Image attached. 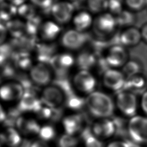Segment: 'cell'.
Instances as JSON below:
<instances>
[{
	"mask_svg": "<svg viewBox=\"0 0 147 147\" xmlns=\"http://www.w3.org/2000/svg\"><path fill=\"white\" fill-rule=\"evenodd\" d=\"M85 99L86 107L92 117L109 118L114 114L115 103L106 93L95 90L87 95Z\"/></svg>",
	"mask_w": 147,
	"mask_h": 147,
	"instance_id": "6da1fadb",
	"label": "cell"
},
{
	"mask_svg": "<svg viewBox=\"0 0 147 147\" xmlns=\"http://www.w3.org/2000/svg\"><path fill=\"white\" fill-rule=\"evenodd\" d=\"M70 86L76 94L89 95L96 90L97 79L90 70L76 69L71 77Z\"/></svg>",
	"mask_w": 147,
	"mask_h": 147,
	"instance_id": "7a4b0ae2",
	"label": "cell"
},
{
	"mask_svg": "<svg viewBox=\"0 0 147 147\" xmlns=\"http://www.w3.org/2000/svg\"><path fill=\"white\" fill-rule=\"evenodd\" d=\"M56 77L52 66L48 63L36 61L28 72V78L31 83L42 88L52 84Z\"/></svg>",
	"mask_w": 147,
	"mask_h": 147,
	"instance_id": "3957f363",
	"label": "cell"
},
{
	"mask_svg": "<svg viewBox=\"0 0 147 147\" xmlns=\"http://www.w3.org/2000/svg\"><path fill=\"white\" fill-rule=\"evenodd\" d=\"M58 41L59 46L64 51L78 52L85 48L89 39L86 32H80L72 28L63 32Z\"/></svg>",
	"mask_w": 147,
	"mask_h": 147,
	"instance_id": "277c9868",
	"label": "cell"
},
{
	"mask_svg": "<svg viewBox=\"0 0 147 147\" xmlns=\"http://www.w3.org/2000/svg\"><path fill=\"white\" fill-rule=\"evenodd\" d=\"M67 94L62 86L52 83L40 92V100L43 105L50 108H58L65 104Z\"/></svg>",
	"mask_w": 147,
	"mask_h": 147,
	"instance_id": "5b68a950",
	"label": "cell"
},
{
	"mask_svg": "<svg viewBox=\"0 0 147 147\" xmlns=\"http://www.w3.org/2000/svg\"><path fill=\"white\" fill-rule=\"evenodd\" d=\"M74 3L65 0L56 1L49 13L51 18L61 26L71 22L75 11Z\"/></svg>",
	"mask_w": 147,
	"mask_h": 147,
	"instance_id": "8992f818",
	"label": "cell"
},
{
	"mask_svg": "<svg viewBox=\"0 0 147 147\" xmlns=\"http://www.w3.org/2000/svg\"><path fill=\"white\" fill-rule=\"evenodd\" d=\"M131 140L138 144H147V117L135 115L130 118L126 126Z\"/></svg>",
	"mask_w": 147,
	"mask_h": 147,
	"instance_id": "52a82bcc",
	"label": "cell"
},
{
	"mask_svg": "<svg viewBox=\"0 0 147 147\" xmlns=\"http://www.w3.org/2000/svg\"><path fill=\"white\" fill-rule=\"evenodd\" d=\"M115 105L123 115L130 118L136 115L138 103L136 94L127 90L117 93Z\"/></svg>",
	"mask_w": 147,
	"mask_h": 147,
	"instance_id": "ba28073f",
	"label": "cell"
},
{
	"mask_svg": "<svg viewBox=\"0 0 147 147\" xmlns=\"http://www.w3.org/2000/svg\"><path fill=\"white\" fill-rule=\"evenodd\" d=\"M126 80V76L119 68H110L102 74L103 86L116 94L125 90Z\"/></svg>",
	"mask_w": 147,
	"mask_h": 147,
	"instance_id": "9c48e42d",
	"label": "cell"
},
{
	"mask_svg": "<svg viewBox=\"0 0 147 147\" xmlns=\"http://www.w3.org/2000/svg\"><path fill=\"white\" fill-rule=\"evenodd\" d=\"M117 26L115 16L108 11H105L97 15L94 18L91 29L96 36L103 37L110 34Z\"/></svg>",
	"mask_w": 147,
	"mask_h": 147,
	"instance_id": "30bf717a",
	"label": "cell"
},
{
	"mask_svg": "<svg viewBox=\"0 0 147 147\" xmlns=\"http://www.w3.org/2000/svg\"><path fill=\"white\" fill-rule=\"evenodd\" d=\"M75 55L66 51L59 52L52 59L50 64L52 66L56 76L65 75L75 67Z\"/></svg>",
	"mask_w": 147,
	"mask_h": 147,
	"instance_id": "8fae6325",
	"label": "cell"
},
{
	"mask_svg": "<svg viewBox=\"0 0 147 147\" xmlns=\"http://www.w3.org/2000/svg\"><path fill=\"white\" fill-rule=\"evenodd\" d=\"M24 92L23 84L17 80H6L0 84V99L3 101H19Z\"/></svg>",
	"mask_w": 147,
	"mask_h": 147,
	"instance_id": "7c38bea8",
	"label": "cell"
},
{
	"mask_svg": "<svg viewBox=\"0 0 147 147\" xmlns=\"http://www.w3.org/2000/svg\"><path fill=\"white\" fill-rule=\"evenodd\" d=\"M61 26L50 19L44 20L37 35L38 41L47 42H55L59 40L62 33Z\"/></svg>",
	"mask_w": 147,
	"mask_h": 147,
	"instance_id": "4fadbf2b",
	"label": "cell"
},
{
	"mask_svg": "<svg viewBox=\"0 0 147 147\" xmlns=\"http://www.w3.org/2000/svg\"><path fill=\"white\" fill-rule=\"evenodd\" d=\"M104 58L110 68H119L128 60V53L124 46L111 45L107 48Z\"/></svg>",
	"mask_w": 147,
	"mask_h": 147,
	"instance_id": "5bb4252c",
	"label": "cell"
},
{
	"mask_svg": "<svg viewBox=\"0 0 147 147\" xmlns=\"http://www.w3.org/2000/svg\"><path fill=\"white\" fill-rule=\"evenodd\" d=\"M58 52V45L55 42L37 41L32 51V55L36 61L50 63Z\"/></svg>",
	"mask_w": 147,
	"mask_h": 147,
	"instance_id": "9a60e30c",
	"label": "cell"
},
{
	"mask_svg": "<svg viewBox=\"0 0 147 147\" xmlns=\"http://www.w3.org/2000/svg\"><path fill=\"white\" fill-rule=\"evenodd\" d=\"M42 105L35 90L25 91L17 106V109L22 112L33 111L36 113Z\"/></svg>",
	"mask_w": 147,
	"mask_h": 147,
	"instance_id": "2e32d148",
	"label": "cell"
},
{
	"mask_svg": "<svg viewBox=\"0 0 147 147\" xmlns=\"http://www.w3.org/2000/svg\"><path fill=\"white\" fill-rule=\"evenodd\" d=\"M91 130L95 136L99 139L107 138L117 134V129L114 119H100L93 124Z\"/></svg>",
	"mask_w": 147,
	"mask_h": 147,
	"instance_id": "e0dca14e",
	"label": "cell"
},
{
	"mask_svg": "<svg viewBox=\"0 0 147 147\" xmlns=\"http://www.w3.org/2000/svg\"><path fill=\"white\" fill-rule=\"evenodd\" d=\"M75 60V67L77 69L91 71L96 64L98 57L92 49L84 48L77 52Z\"/></svg>",
	"mask_w": 147,
	"mask_h": 147,
	"instance_id": "ac0fdd59",
	"label": "cell"
},
{
	"mask_svg": "<svg viewBox=\"0 0 147 147\" xmlns=\"http://www.w3.org/2000/svg\"><path fill=\"white\" fill-rule=\"evenodd\" d=\"M94 18L87 10H80L76 11L71 21L72 28L82 32H86L92 28Z\"/></svg>",
	"mask_w": 147,
	"mask_h": 147,
	"instance_id": "d6986e66",
	"label": "cell"
},
{
	"mask_svg": "<svg viewBox=\"0 0 147 147\" xmlns=\"http://www.w3.org/2000/svg\"><path fill=\"white\" fill-rule=\"evenodd\" d=\"M118 36L119 44L125 47L136 46L142 40L140 29L133 26L125 28Z\"/></svg>",
	"mask_w": 147,
	"mask_h": 147,
	"instance_id": "ffe728a7",
	"label": "cell"
},
{
	"mask_svg": "<svg viewBox=\"0 0 147 147\" xmlns=\"http://www.w3.org/2000/svg\"><path fill=\"white\" fill-rule=\"evenodd\" d=\"M11 61L19 72L27 73L36 62L32 53L27 52H14Z\"/></svg>",
	"mask_w": 147,
	"mask_h": 147,
	"instance_id": "44dd1931",
	"label": "cell"
},
{
	"mask_svg": "<svg viewBox=\"0 0 147 147\" xmlns=\"http://www.w3.org/2000/svg\"><path fill=\"white\" fill-rule=\"evenodd\" d=\"M86 117L83 114H74L65 117L63 120V126L65 134L74 136L83 130V124Z\"/></svg>",
	"mask_w": 147,
	"mask_h": 147,
	"instance_id": "7402d4cb",
	"label": "cell"
},
{
	"mask_svg": "<svg viewBox=\"0 0 147 147\" xmlns=\"http://www.w3.org/2000/svg\"><path fill=\"white\" fill-rule=\"evenodd\" d=\"M5 25L11 39H17L25 35V21L18 17L7 22Z\"/></svg>",
	"mask_w": 147,
	"mask_h": 147,
	"instance_id": "603a6c76",
	"label": "cell"
},
{
	"mask_svg": "<svg viewBox=\"0 0 147 147\" xmlns=\"http://www.w3.org/2000/svg\"><path fill=\"white\" fill-rule=\"evenodd\" d=\"M16 126L21 132L28 135L38 134L41 128L39 124L34 119H27L22 117H19Z\"/></svg>",
	"mask_w": 147,
	"mask_h": 147,
	"instance_id": "cb8c5ba5",
	"label": "cell"
},
{
	"mask_svg": "<svg viewBox=\"0 0 147 147\" xmlns=\"http://www.w3.org/2000/svg\"><path fill=\"white\" fill-rule=\"evenodd\" d=\"M146 85V80L141 74L126 78L125 90L131 91L136 94V92L145 91L144 88Z\"/></svg>",
	"mask_w": 147,
	"mask_h": 147,
	"instance_id": "d4e9b609",
	"label": "cell"
},
{
	"mask_svg": "<svg viewBox=\"0 0 147 147\" xmlns=\"http://www.w3.org/2000/svg\"><path fill=\"white\" fill-rule=\"evenodd\" d=\"M0 140L10 147H18L22 141L19 133L13 127H7L0 134Z\"/></svg>",
	"mask_w": 147,
	"mask_h": 147,
	"instance_id": "484cf974",
	"label": "cell"
},
{
	"mask_svg": "<svg viewBox=\"0 0 147 147\" xmlns=\"http://www.w3.org/2000/svg\"><path fill=\"white\" fill-rule=\"evenodd\" d=\"M17 17V7L4 1L0 3V22L6 24Z\"/></svg>",
	"mask_w": 147,
	"mask_h": 147,
	"instance_id": "4316f807",
	"label": "cell"
},
{
	"mask_svg": "<svg viewBox=\"0 0 147 147\" xmlns=\"http://www.w3.org/2000/svg\"><path fill=\"white\" fill-rule=\"evenodd\" d=\"M80 137L84 142L85 147H104L100 139L94 135L91 128H83L80 133Z\"/></svg>",
	"mask_w": 147,
	"mask_h": 147,
	"instance_id": "83f0119b",
	"label": "cell"
},
{
	"mask_svg": "<svg viewBox=\"0 0 147 147\" xmlns=\"http://www.w3.org/2000/svg\"><path fill=\"white\" fill-rule=\"evenodd\" d=\"M37 11L38 10L29 1H27L17 7V17L26 21L38 15Z\"/></svg>",
	"mask_w": 147,
	"mask_h": 147,
	"instance_id": "f1b7e54d",
	"label": "cell"
},
{
	"mask_svg": "<svg viewBox=\"0 0 147 147\" xmlns=\"http://www.w3.org/2000/svg\"><path fill=\"white\" fill-rule=\"evenodd\" d=\"M65 105L73 110L82 111L86 106V99L74 92L67 96Z\"/></svg>",
	"mask_w": 147,
	"mask_h": 147,
	"instance_id": "f546056e",
	"label": "cell"
},
{
	"mask_svg": "<svg viewBox=\"0 0 147 147\" xmlns=\"http://www.w3.org/2000/svg\"><path fill=\"white\" fill-rule=\"evenodd\" d=\"M118 26L123 28L132 26L136 20L133 12L129 9H123L115 16Z\"/></svg>",
	"mask_w": 147,
	"mask_h": 147,
	"instance_id": "4dcf8cb0",
	"label": "cell"
},
{
	"mask_svg": "<svg viewBox=\"0 0 147 147\" xmlns=\"http://www.w3.org/2000/svg\"><path fill=\"white\" fill-rule=\"evenodd\" d=\"M86 6L91 14H99L107 9V0H86Z\"/></svg>",
	"mask_w": 147,
	"mask_h": 147,
	"instance_id": "1f68e13d",
	"label": "cell"
},
{
	"mask_svg": "<svg viewBox=\"0 0 147 147\" xmlns=\"http://www.w3.org/2000/svg\"><path fill=\"white\" fill-rule=\"evenodd\" d=\"M141 64L134 59L128 60L122 66L121 71L126 78L140 74L141 71Z\"/></svg>",
	"mask_w": 147,
	"mask_h": 147,
	"instance_id": "d6a6232c",
	"label": "cell"
},
{
	"mask_svg": "<svg viewBox=\"0 0 147 147\" xmlns=\"http://www.w3.org/2000/svg\"><path fill=\"white\" fill-rule=\"evenodd\" d=\"M38 135L41 140L46 142L50 141L55 137L56 130L53 126L51 125H44L40 128Z\"/></svg>",
	"mask_w": 147,
	"mask_h": 147,
	"instance_id": "836d02e7",
	"label": "cell"
},
{
	"mask_svg": "<svg viewBox=\"0 0 147 147\" xmlns=\"http://www.w3.org/2000/svg\"><path fill=\"white\" fill-rule=\"evenodd\" d=\"M78 142V139L74 136L64 134L58 140V147H75Z\"/></svg>",
	"mask_w": 147,
	"mask_h": 147,
	"instance_id": "e575fe53",
	"label": "cell"
},
{
	"mask_svg": "<svg viewBox=\"0 0 147 147\" xmlns=\"http://www.w3.org/2000/svg\"><path fill=\"white\" fill-rule=\"evenodd\" d=\"M125 5L124 0H107L108 12L116 16L123 10Z\"/></svg>",
	"mask_w": 147,
	"mask_h": 147,
	"instance_id": "d590c367",
	"label": "cell"
},
{
	"mask_svg": "<svg viewBox=\"0 0 147 147\" xmlns=\"http://www.w3.org/2000/svg\"><path fill=\"white\" fill-rule=\"evenodd\" d=\"M38 10L49 12L55 0H28Z\"/></svg>",
	"mask_w": 147,
	"mask_h": 147,
	"instance_id": "8d00e7d4",
	"label": "cell"
},
{
	"mask_svg": "<svg viewBox=\"0 0 147 147\" xmlns=\"http://www.w3.org/2000/svg\"><path fill=\"white\" fill-rule=\"evenodd\" d=\"M124 3L132 11L141 10L146 6L145 0H124Z\"/></svg>",
	"mask_w": 147,
	"mask_h": 147,
	"instance_id": "74e56055",
	"label": "cell"
},
{
	"mask_svg": "<svg viewBox=\"0 0 147 147\" xmlns=\"http://www.w3.org/2000/svg\"><path fill=\"white\" fill-rule=\"evenodd\" d=\"M36 113L41 119L51 120L52 115V109L42 105Z\"/></svg>",
	"mask_w": 147,
	"mask_h": 147,
	"instance_id": "f35d334b",
	"label": "cell"
},
{
	"mask_svg": "<svg viewBox=\"0 0 147 147\" xmlns=\"http://www.w3.org/2000/svg\"><path fill=\"white\" fill-rule=\"evenodd\" d=\"M9 35L5 24L0 22V46L7 42Z\"/></svg>",
	"mask_w": 147,
	"mask_h": 147,
	"instance_id": "ab89813d",
	"label": "cell"
},
{
	"mask_svg": "<svg viewBox=\"0 0 147 147\" xmlns=\"http://www.w3.org/2000/svg\"><path fill=\"white\" fill-rule=\"evenodd\" d=\"M140 106L143 112L147 115V90L142 93L140 99Z\"/></svg>",
	"mask_w": 147,
	"mask_h": 147,
	"instance_id": "60d3db41",
	"label": "cell"
},
{
	"mask_svg": "<svg viewBox=\"0 0 147 147\" xmlns=\"http://www.w3.org/2000/svg\"><path fill=\"white\" fill-rule=\"evenodd\" d=\"M106 147H129L126 141H114L109 143Z\"/></svg>",
	"mask_w": 147,
	"mask_h": 147,
	"instance_id": "b9f144b4",
	"label": "cell"
},
{
	"mask_svg": "<svg viewBox=\"0 0 147 147\" xmlns=\"http://www.w3.org/2000/svg\"><path fill=\"white\" fill-rule=\"evenodd\" d=\"M30 147H49L45 141L42 140H37L31 142Z\"/></svg>",
	"mask_w": 147,
	"mask_h": 147,
	"instance_id": "7bdbcfd3",
	"label": "cell"
},
{
	"mask_svg": "<svg viewBox=\"0 0 147 147\" xmlns=\"http://www.w3.org/2000/svg\"><path fill=\"white\" fill-rule=\"evenodd\" d=\"M5 1L16 7H18L20 5L28 1V0H5Z\"/></svg>",
	"mask_w": 147,
	"mask_h": 147,
	"instance_id": "ee69618b",
	"label": "cell"
},
{
	"mask_svg": "<svg viewBox=\"0 0 147 147\" xmlns=\"http://www.w3.org/2000/svg\"><path fill=\"white\" fill-rule=\"evenodd\" d=\"M142 39L147 42V23L144 24L140 29Z\"/></svg>",
	"mask_w": 147,
	"mask_h": 147,
	"instance_id": "f6af8a7d",
	"label": "cell"
},
{
	"mask_svg": "<svg viewBox=\"0 0 147 147\" xmlns=\"http://www.w3.org/2000/svg\"><path fill=\"white\" fill-rule=\"evenodd\" d=\"M6 113H5V110H3L2 106L0 104V123L3 122L6 119Z\"/></svg>",
	"mask_w": 147,
	"mask_h": 147,
	"instance_id": "bcb514c9",
	"label": "cell"
},
{
	"mask_svg": "<svg viewBox=\"0 0 147 147\" xmlns=\"http://www.w3.org/2000/svg\"><path fill=\"white\" fill-rule=\"evenodd\" d=\"M7 61V60H6L5 58H3L1 55H0V72L3 68V67L4 66V65L5 64V63Z\"/></svg>",
	"mask_w": 147,
	"mask_h": 147,
	"instance_id": "7dc6e473",
	"label": "cell"
},
{
	"mask_svg": "<svg viewBox=\"0 0 147 147\" xmlns=\"http://www.w3.org/2000/svg\"><path fill=\"white\" fill-rule=\"evenodd\" d=\"M126 142L127 143V145H128L129 147H141L140 146V144H137V143L132 141L131 140V141H127Z\"/></svg>",
	"mask_w": 147,
	"mask_h": 147,
	"instance_id": "c3c4849f",
	"label": "cell"
},
{
	"mask_svg": "<svg viewBox=\"0 0 147 147\" xmlns=\"http://www.w3.org/2000/svg\"><path fill=\"white\" fill-rule=\"evenodd\" d=\"M65 1H69V2H71L72 3H74L76 1H78V0H65Z\"/></svg>",
	"mask_w": 147,
	"mask_h": 147,
	"instance_id": "681fc988",
	"label": "cell"
},
{
	"mask_svg": "<svg viewBox=\"0 0 147 147\" xmlns=\"http://www.w3.org/2000/svg\"><path fill=\"white\" fill-rule=\"evenodd\" d=\"M0 147H1V145H0Z\"/></svg>",
	"mask_w": 147,
	"mask_h": 147,
	"instance_id": "f907efd6",
	"label": "cell"
}]
</instances>
